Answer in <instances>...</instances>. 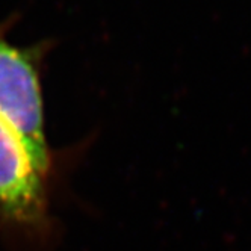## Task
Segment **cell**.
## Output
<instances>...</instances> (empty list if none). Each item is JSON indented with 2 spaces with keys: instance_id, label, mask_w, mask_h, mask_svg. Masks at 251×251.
<instances>
[{
  "instance_id": "obj_2",
  "label": "cell",
  "mask_w": 251,
  "mask_h": 251,
  "mask_svg": "<svg viewBox=\"0 0 251 251\" xmlns=\"http://www.w3.org/2000/svg\"><path fill=\"white\" fill-rule=\"evenodd\" d=\"M46 180L19 135L0 117V217L20 228L46 233L50 227Z\"/></svg>"
},
{
  "instance_id": "obj_1",
  "label": "cell",
  "mask_w": 251,
  "mask_h": 251,
  "mask_svg": "<svg viewBox=\"0 0 251 251\" xmlns=\"http://www.w3.org/2000/svg\"><path fill=\"white\" fill-rule=\"evenodd\" d=\"M0 117L19 135L32 162L46 177L51 153L44 126L38 71L27 51L0 37Z\"/></svg>"
}]
</instances>
